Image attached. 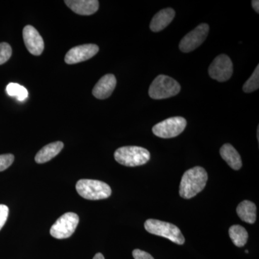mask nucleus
Masks as SVG:
<instances>
[{
  "label": "nucleus",
  "instance_id": "nucleus-1",
  "mask_svg": "<svg viewBox=\"0 0 259 259\" xmlns=\"http://www.w3.org/2000/svg\"><path fill=\"white\" fill-rule=\"evenodd\" d=\"M208 180V175L204 168L195 166L185 172L180 187L182 198L191 199L202 192Z\"/></svg>",
  "mask_w": 259,
  "mask_h": 259
},
{
  "label": "nucleus",
  "instance_id": "nucleus-2",
  "mask_svg": "<svg viewBox=\"0 0 259 259\" xmlns=\"http://www.w3.org/2000/svg\"><path fill=\"white\" fill-rule=\"evenodd\" d=\"M115 161L125 166H142L147 163L151 154L147 149L139 146H123L116 150Z\"/></svg>",
  "mask_w": 259,
  "mask_h": 259
},
{
  "label": "nucleus",
  "instance_id": "nucleus-3",
  "mask_svg": "<svg viewBox=\"0 0 259 259\" xmlns=\"http://www.w3.org/2000/svg\"><path fill=\"white\" fill-rule=\"evenodd\" d=\"M180 90L178 81L166 75L161 74L158 75L151 83L148 95L153 100H163L176 96Z\"/></svg>",
  "mask_w": 259,
  "mask_h": 259
},
{
  "label": "nucleus",
  "instance_id": "nucleus-4",
  "mask_svg": "<svg viewBox=\"0 0 259 259\" xmlns=\"http://www.w3.org/2000/svg\"><path fill=\"white\" fill-rule=\"evenodd\" d=\"M76 190L81 197L90 200L108 198L112 194L110 186L105 182L98 180L78 181L76 185Z\"/></svg>",
  "mask_w": 259,
  "mask_h": 259
},
{
  "label": "nucleus",
  "instance_id": "nucleus-5",
  "mask_svg": "<svg viewBox=\"0 0 259 259\" xmlns=\"http://www.w3.org/2000/svg\"><path fill=\"white\" fill-rule=\"evenodd\" d=\"M144 226L146 231L151 234L163 237L177 244L182 245L185 243V237L182 235L180 228L171 223L158 220L148 219L145 223Z\"/></svg>",
  "mask_w": 259,
  "mask_h": 259
},
{
  "label": "nucleus",
  "instance_id": "nucleus-6",
  "mask_svg": "<svg viewBox=\"0 0 259 259\" xmlns=\"http://www.w3.org/2000/svg\"><path fill=\"white\" fill-rule=\"evenodd\" d=\"M79 222L76 213H65L53 225L50 230L51 236L57 239H65L72 236Z\"/></svg>",
  "mask_w": 259,
  "mask_h": 259
},
{
  "label": "nucleus",
  "instance_id": "nucleus-7",
  "mask_svg": "<svg viewBox=\"0 0 259 259\" xmlns=\"http://www.w3.org/2000/svg\"><path fill=\"white\" fill-rule=\"evenodd\" d=\"M187 120L182 117H173L161 121L153 126V134L161 139L177 137L185 131Z\"/></svg>",
  "mask_w": 259,
  "mask_h": 259
},
{
  "label": "nucleus",
  "instance_id": "nucleus-8",
  "mask_svg": "<svg viewBox=\"0 0 259 259\" xmlns=\"http://www.w3.org/2000/svg\"><path fill=\"white\" fill-rule=\"evenodd\" d=\"M233 72L231 59L225 54L217 56L209 66L208 70L209 76L219 82H224L231 79Z\"/></svg>",
  "mask_w": 259,
  "mask_h": 259
},
{
  "label": "nucleus",
  "instance_id": "nucleus-9",
  "mask_svg": "<svg viewBox=\"0 0 259 259\" xmlns=\"http://www.w3.org/2000/svg\"><path fill=\"white\" fill-rule=\"evenodd\" d=\"M209 30V27L207 24L202 23L199 25L182 39L180 44L181 51L189 53L195 50L206 40Z\"/></svg>",
  "mask_w": 259,
  "mask_h": 259
},
{
  "label": "nucleus",
  "instance_id": "nucleus-10",
  "mask_svg": "<svg viewBox=\"0 0 259 259\" xmlns=\"http://www.w3.org/2000/svg\"><path fill=\"white\" fill-rule=\"evenodd\" d=\"M99 51L98 46L95 44H84L72 48L65 56V62L68 64H78L92 59Z\"/></svg>",
  "mask_w": 259,
  "mask_h": 259
},
{
  "label": "nucleus",
  "instance_id": "nucleus-11",
  "mask_svg": "<svg viewBox=\"0 0 259 259\" xmlns=\"http://www.w3.org/2000/svg\"><path fill=\"white\" fill-rule=\"evenodd\" d=\"M25 47L32 55L40 56L44 50V39L36 29L32 25H26L23 30Z\"/></svg>",
  "mask_w": 259,
  "mask_h": 259
},
{
  "label": "nucleus",
  "instance_id": "nucleus-12",
  "mask_svg": "<svg viewBox=\"0 0 259 259\" xmlns=\"http://www.w3.org/2000/svg\"><path fill=\"white\" fill-rule=\"evenodd\" d=\"M117 80L113 74H106L99 80L93 88L94 97L100 100H105L110 97L115 90Z\"/></svg>",
  "mask_w": 259,
  "mask_h": 259
},
{
  "label": "nucleus",
  "instance_id": "nucleus-13",
  "mask_svg": "<svg viewBox=\"0 0 259 259\" xmlns=\"http://www.w3.org/2000/svg\"><path fill=\"white\" fill-rule=\"evenodd\" d=\"M64 3L74 13L80 15L95 14L100 5L97 0H66Z\"/></svg>",
  "mask_w": 259,
  "mask_h": 259
},
{
  "label": "nucleus",
  "instance_id": "nucleus-14",
  "mask_svg": "<svg viewBox=\"0 0 259 259\" xmlns=\"http://www.w3.org/2000/svg\"><path fill=\"white\" fill-rule=\"evenodd\" d=\"M175 11L172 8L161 10L154 15L150 24V28L153 32H160L166 28L175 17Z\"/></svg>",
  "mask_w": 259,
  "mask_h": 259
},
{
  "label": "nucleus",
  "instance_id": "nucleus-15",
  "mask_svg": "<svg viewBox=\"0 0 259 259\" xmlns=\"http://www.w3.org/2000/svg\"><path fill=\"white\" fill-rule=\"evenodd\" d=\"M63 148H64V144L61 141H56V142L48 144L37 152L35 157V161L37 163H47L57 156Z\"/></svg>",
  "mask_w": 259,
  "mask_h": 259
},
{
  "label": "nucleus",
  "instance_id": "nucleus-16",
  "mask_svg": "<svg viewBox=\"0 0 259 259\" xmlns=\"http://www.w3.org/2000/svg\"><path fill=\"white\" fill-rule=\"evenodd\" d=\"M221 157L233 169L239 170L242 167V160L239 153L232 145H223L220 150Z\"/></svg>",
  "mask_w": 259,
  "mask_h": 259
},
{
  "label": "nucleus",
  "instance_id": "nucleus-17",
  "mask_svg": "<svg viewBox=\"0 0 259 259\" xmlns=\"http://www.w3.org/2000/svg\"><path fill=\"white\" fill-rule=\"evenodd\" d=\"M237 214L242 221L249 224H253L256 221V206L253 202L244 200L238 204Z\"/></svg>",
  "mask_w": 259,
  "mask_h": 259
},
{
  "label": "nucleus",
  "instance_id": "nucleus-18",
  "mask_svg": "<svg viewBox=\"0 0 259 259\" xmlns=\"http://www.w3.org/2000/svg\"><path fill=\"white\" fill-rule=\"evenodd\" d=\"M229 236L237 247L244 246L248 241V232L243 226L239 225H234L230 228Z\"/></svg>",
  "mask_w": 259,
  "mask_h": 259
},
{
  "label": "nucleus",
  "instance_id": "nucleus-19",
  "mask_svg": "<svg viewBox=\"0 0 259 259\" xmlns=\"http://www.w3.org/2000/svg\"><path fill=\"white\" fill-rule=\"evenodd\" d=\"M7 93L11 97H15L19 101H23L28 97V90L17 83H10L6 88Z\"/></svg>",
  "mask_w": 259,
  "mask_h": 259
},
{
  "label": "nucleus",
  "instance_id": "nucleus-20",
  "mask_svg": "<svg viewBox=\"0 0 259 259\" xmlns=\"http://www.w3.org/2000/svg\"><path fill=\"white\" fill-rule=\"evenodd\" d=\"M259 88V66H256L249 79L243 85V90L245 93H253Z\"/></svg>",
  "mask_w": 259,
  "mask_h": 259
},
{
  "label": "nucleus",
  "instance_id": "nucleus-21",
  "mask_svg": "<svg viewBox=\"0 0 259 259\" xmlns=\"http://www.w3.org/2000/svg\"><path fill=\"white\" fill-rule=\"evenodd\" d=\"M12 48L8 42L0 44V65L5 64L9 60L12 56Z\"/></svg>",
  "mask_w": 259,
  "mask_h": 259
},
{
  "label": "nucleus",
  "instance_id": "nucleus-22",
  "mask_svg": "<svg viewBox=\"0 0 259 259\" xmlns=\"http://www.w3.org/2000/svg\"><path fill=\"white\" fill-rule=\"evenodd\" d=\"M14 159L15 157L13 154L0 155V171H5L9 168L13 164Z\"/></svg>",
  "mask_w": 259,
  "mask_h": 259
},
{
  "label": "nucleus",
  "instance_id": "nucleus-23",
  "mask_svg": "<svg viewBox=\"0 0 259 259\" xmlns=\"http://www.w3.org/2000/svg\"><path fill=\"white\" fill-rule=\"evenodd\" d=\"M9 214V208L5 204H0V231L5 226Z\"/></svg>",
  "mask_w": 259,
  "mask_h": 259
},
{
  "label": "nucleus",
  "instance_id": "nucleus-24",
  "mask_svg": "<svg viewBox=\"0 0 259 259\" xmlns=\"http://www.w3.org/2000/svg\"><path fill=\"white\" fill-rule=\"evenodd\" d=\"M133 256L135 259H154L150 253L140 249H135L133 251Z\"/></svg>",
  "mask_w": 259,
  "mask_h": 259
},
{
  "label": "nucleus",
  "instance_id": "nucleus-25",
  "mask_svg": "<svg viewBox=\"0 0 259 259\" xmlns=\"http://www.w3.org/2000/svg\"><path fill=\"white\" fill-rule=\"evenodd\" d=\"M252 7H253V9H254L255 11L257 13H259V1L258 0H253L251 2Z\"/></svg>",
  "mask_w": 259,
  "mask_h": 259
},
{
  "label": "nucleus",
  "instance_id": "nucleus-26",
  "mask_svg": "<svg viewBox=\"0 0 259 259\" xmlns=\"http://www.w3.org/2000/svg\"><path fill=\"white\" fill-rule=\"evenodd\" d=\"M93 259H105V257L101 253H98L94 256Z\"/></svg>",
  "mask_w": 259,
  "mask_h": 259
},
{
  "label": "nucleus",
  "instance_id": "nucleus-27",
  "mask_svg": "<svg viewBox=\"0 0 259 259\" xmlns=\"http://www.w3.org/2000/svg\"><path fill=\"white\" fill-rule=\"evenodd\" d=\"M245 253H248V250H245Z\"/></svg>",
  "mask_w": 259,
  "mask_h": 259
}]
</instances>
